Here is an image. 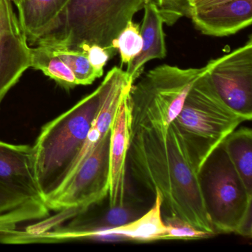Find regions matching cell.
<instances>
[{
	"mask_svg": "<svg viewBox=\"0 0 252 252\" xmlns=\"http://www.w3.org/2000/svg\"><path fill=\"white\" fill-rule=\"evenodd\" d=\"M69 0H17L14 2L20 26L29 42L43 32Z\"/></svg>",
	"mask_w": 252,
	"mask_h": 252,
	"instance_id": "2e32d148",
	"label": "cell"
},
{
	"mask_svg": "<svg viewBox=\"0 0 252 252\" xmlns=\"http://www.w3.org/2000/svg\"><path fill=\"white\" fill-rule=\"evenodd\" d=\"M29 200L30 198L16 194L0 186V214L8 212Z\"/></svg>",
	"mask_w": 252,
	"mask_h": 252,
	"instance_id": "cb8c5ba5",
	"label": "cell"
},
{
	"mask_svg": "<svg viewBox=\"0 0 252 252\" xmlns=\"http://www.w3.org/2000/svg\"><path fill=\"white\" fill-rule=\"evenodd\" d=\"M132 89V88H131ZM130 90L121 101L111 128L110 142V186L108 205H123L126 200V167L132 138Z\"/></svg>",
	"mask_w": 252,
	"mask_h": 252,
	"instance_id": "30bf717a",
	"label": "cell"
},
{
	"mask_svg": "<svg viewBox=\"0 0 252 252\" xmlns=\"http://www.w3.org/2000/svg\"><path fill=\"white\" fill-rule=\"evenodd\" d=\"M246 189L252 194V131L236 129L221 144Z\"/></svg>",
	"mask_w": 252,
	"mask_h": 252,
	"instance_id": "e0dca14e",
	"label": "cell"
},
{
	"mask_svg": "<svg viewBox=\"0 0 252 252\" xmlns=\"http://www.w3.org/2000/svg\"><path fill=\"white\" fill-rule=\"evenodd\" d=\"M127 163L135 181L153 194H160L166 216L178 217L215 235L198 173L174 122L167 131L141 129L132 132Z\"/></svg>",
	"mask_w": 252,
	"mask_h": 252,
	"instance_id": "6da1fadb",
	"label": "cell"
},
{
	"mask_svg": "<svg viewBox=\"0 0 252 252\" xmlns=\"http://www.w3.org/2000/svg\"><path fill=\"white\" fill-rule=\"evenodd\" d=\"M248 121L221 99L206 72L191 86L173 122L199 173L225 138Z\"/></svg>",
	"mask_w": 252,
	"mask_h": 252,
	"instance_id": "277c9868",
	"label": "cell"
},
{
	"mask_svg": "<svg viewBox=\"0 0 252 252\" xmlns=\"http://www.w3.org/2000/svg\"><path fill=\"white\" fill-rule=\"evenodd\" d=\"M166 232L161 240H193L212 237L209 233L197 229L189 222L174 216L163 218Z\"/></svg>",
	"mask_w": 252,
	"mask_h": 252,
	"instance_id": "44dd1931",
	"label": "cell"
},
{
	"mask_svg": "<svg viewBox=\"0 0 252 252\" xmlns=\"http://www.w3.org/2000/svg\"><path fill=\"white\" fill-rule=\"evenodd\" d=\"M0 186L28 198L43 200L35 178L32 146L0 141Z\"/></svg>",
	"mask_w": 252,
	"mask_h": 252,
	"instance_id": "8fae6325",
	"label": "cell"
},
{
	"mask_svg": "<svg viewBox=\"0 0 252 252\" xmlns=\"http://www.w3.org/2000/svg\"><path fill=\"white\" fill-rule=\"evenodd\" d=\"M235 234L243 237H251L252 234V208L245 214Z\"/></svg>",
	"mask_w": 252,
	"mask_h": 252,
	"instance_id": "d4e9b609",
	"label": "cell"
},
{
	"mask_svg": "<svg viewBox=\"0 0 252 252\" xmlns=\"http://www.w3.org/2000/svg\"><path fill=\"white\" fill-rule=\"evenodd\" d=\"M110 134L111 130L73 175L44 200L50 211L73 210L76 216L107 197L110 186Z\"/></svg>",
	"mask_w": 252,
	"mask_h": 252,
	"instance_id": "52a82bcc",
	"label": "cell"
},
{
	"mask_svg": "<svg viewBox=\"0 0 252 252\" xmlns=\"http://www.w3.org/2000/svg\"><path fill=\"white\" fill-rule=\"evenodd\" d=\"M198 176L214 233H235L245 214L252 208V194L246 189L222 145L209 156Z\"/></svg>",
	"mask_w": 252,
	"mask_h": 252,
	"instance_id": "8992f818",
	"label": "cell"
},
{
	"mask_svg": "<svg viewBox=\"0 0 252 252\" xmlns=\"http://www.w3.org/2000/svg\"><path fill=\"white\" fill-rule=\"evenodd\" d=\"M32 67L40 70L64 89L78 86L76 77L68 66L48 46L34 45L31 48Z\"/></svg>",
	"mask_w": 252,
	"mask_h": 252,
	"instance_id": "ac0fdd59",
	"label": "cell"
},
{
	"mask_svg": "<svg viewBox=\"0 0 252 252\" xmlns=\"http://www.w3.org/2000/svg\"><path fill=\"white\" fill-rule=\"evenodd\" d=\"M113 49L119 51L121 67L130 63L138 57L143 47V40L140 32V25L129 21L118 37L112 43Z\"/></svg>",
	"mask_w": 252,
	"mask_h": 252,
	"instance_id": "ffe728a7",
	"label": "cell"
},
{
	"mask_svg": "<svg viewBox=\"0 0 252 252\" xmlns=\"http://www.w3.org/2000/svg\"><path fill=\"white\" fill-rule=\"evenodd\" d=\"M206 72V66L183 69L169 64L149 70L130 91L132 132L141 129L167 131L191 86Z\"/></svg>",
	"mask_w": 252,
	"mask_h": 252,
	"instance_id": "5b68a950",
	"label": "cell"
},
{
	"mask_svg": "<svg viewBox=\"0 0 252 252\" xmlns=\"http://www.w3.org/2000/svg\"><path fill=\"white\" fill-rule=\"evenodd\" d=\"M163 23L173 26L182 17L191 16L189 0H158L157 5Z\"/></svg>",
	"mask_w": 252,
	"mask_h": 252,
	"instance_id": "7402d4cb",
	"label": "cell"
},
{
	"mask_svg": "<svg viewBox=\"0 0 252 252\" xmlns=\"http://www.w3.org/2000/svg\"><path fill=\"white\" fill-rule=\"evenodd\" d=\"M231 1L233 0H189V2L191 11H193V10H203L213 8Z\"/></svg>",
	"mask_w": 252,
	"mask_h": 252,
	"instance_id": "484cf974",
	"label": "cell"
},
{
	"mask_svg": "<svg viewBox=\"0 0 252 252\" xmlns=\"http://www.w3.org/2000/svg\"><path fill=\"white\" fill-rule=\"evenodd\" d=\"M79 51L86 54L91 65L101 77L104 74V66L113 57L107 49L98 45H82Z\"/></svg>",
	"mask_w": 252,
	"mask_h": 252,
	"instance_id": "603a6c76",
	"label": "cell"
},
{
	"mask_svg": "<svg viewBox=\"0 0 252 252\" xmlns=\"http://www.w3.org/2000/svg\"><path fill=\"white\" fill-rule=\"evenodd\" d=\"M206 73L221 99L233 110L252 118V38L244 45L206 64Z\"/></svg>",
	"mask_w": 252,
	"mask_h": 252,
	"instance_id": "ba28073f",
	"label": "cell"
},
{
	"mask_svg": "<svg viewBox=\"0 0 252 252\" xmlns=\"http://www.w3.org/2000/svg\"><path fill=\"white\" fill-rule=\"evenodd\" d=\"M153 206L145 213L131 222L116 228L88 232L63 231V241L73 240H98L101 236L113 234L120 237L122 241L152 242L161 240L166 232V227L163 221L162 200L160 194H154Z\"/></svg>",
	"mask_w": 252,
	"mask_h": 252,
	"instance_id": "7c38bea8",
	"label": "cell"
},
{
	"mask_svg": "<svg viewBox=\"0 0 252 252\" xmlns=\"http://www.w3.org/2000/svg\"><path fill=\"white\" fill-rule=\"evenodd\" d=\"M12 1L13 3H14V2H17V0H11Z\"/></svg>",
	"mask_w": 252,
	"mask_h": 252,
	"instance_id": "4316f807",
	"label": "cell"
},
{
	"mask_svg": "<svg viewBox=\"0 0 252 252\" xmlns=\"http://www.w3.org/2000/svg\"><path fill=\"white\" fill-rule=\"evenodd\" d=\"M158 0H69L57 18L34 39L33 45L65 46L79 50L98 45L113 57L112 43L138 11Z\"/></svg>",
	"mask_w": 252,
	"mask_h": 252,
	"instance_id": "7a4b0ae2",
	"label": "cell"
},
{
	"mask_svg": "<svg viewBox=\"0 0 252 252\" xmlns=\"http://www.w3.org/2000/svg\"><path fill=\"white\" fill-rule=\"evenodd\" d=\"M32 67L31 47L11 0H0V104Z\"/></svg>",
	"mask_w": 252,
	"mask_h": 252,
	"instance_id": "9c48e42d",
	"label": "cell"
},
{
	"mask_svg": "<svg viewBox=\"0 0 252 252\" xmlns=\"http://www.w3.org/2000/svg\"><path fill=\"white\" fill-rule=\"evenodd\" d=\"M45 46L51 48L68 66L76 77L78 85H91L95 79L101 77L82 51L65 46Z\"/></svg>",
	"mask_w": 252,
	"mask_h": 252,
	"instance_id": "d6986e66",
	"label": "cell"
},
{
	"mask_svg": "<svg viewBox=\"0 0 252 252\" xmlns=\"http://www.w3.org/2000/svg\"><path fill=\"white\" fill-rule=\"evenodd\" d=\"M144 10V18L140 29L143 40L142 50L138 57L128 63L126 70L134 84L142 74L144 66L148 62L156 59L161 60L166 56L163 21L157 5L149 2Z\"/></svg>",
	"mask_w": 252,
	"mask_h": 252,
	"instance_id": "5bb4252c",
	"label": "cell"
},
{
	"mask_svg": "<svg viewBox=\"0 0 252 252\" xmlns=\"http://www.w3.org/2000/svg\"><path fill=\"white\" fill-rule=\"evenodd\" d=\"M101 87L44 125L32 146L35 178L49 197L64 181L82 150L101 103Z\"/></svg>",
	"mask_w": 252,
	"mask_h": 252,
	"instance_id": "3957f363",
	"label": "cell"
},
{
	"mask_svg": "<svg viewBox=\"0 0 252 252\" xmlns=\"http://www.w3.org/2000/svg\"><path fill=\"white\" fill-rule=\"evenodd\" d=\"M142 215L133 203L126 202L121 206H107L96 211L93 206L82 213L70 218L65 225L56 226L63 231L71 232H88L116 228L131 222Z\"/></svg>",
	"mask_w": 252,
	"mask_h": 252,
	"instance_id": "9a60e30c",
	"label": "cell"
},
{
	"mask_svg": "<svg viewBox=\"0 0 252 252\" xmlns=\"http://www.w3.org/2000/svg\"><path fill=\"white\" fill-rule=\"evenodd\" d=\"M190 18L203 34L230 36L252 25V0H233L213 8L193 10Z\"/></svg>",
	"mask_w": 252,
	"mask_h": 252,
	"instance_id": "4fadbf2b",
	"label": "cell"
}]
</instances>
